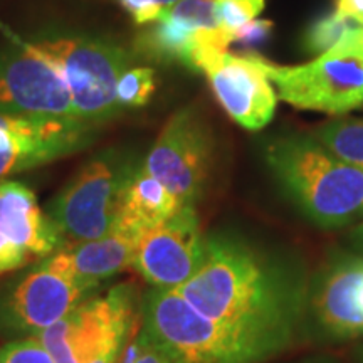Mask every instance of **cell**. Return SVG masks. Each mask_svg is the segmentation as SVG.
<instances>
[{
	"label": "cell",
	"mask_w": 363,
	"mask_h": 363,
	"mask_svg": "<svg viewBox=\"0 0 363 363\" xmlns=\"http://www.w3.org/2000/svg\"><path fill=\"white\" fill-rule=\"evenodd\" d=\"M308 288L310 276L294 257L214 234L206 238L199 271L175 291L195 311L278 357L306 330Z\"/></svg>",
	"instance_id": "6da1fadb"
},
{
	"label": "cell",
	"mask_w": 363,
	"mask_h": 363,
	"mask_svg": "<svg viewBox=\"0 0 363 363\" xmlns=\"http://www.w3.org/2000/svg\"><path fill=\"white\" fill-rule=\"evenodd\" d=\"M266 163L311 222L340 227L363 216V167L331 155L316 138L291 135L266 147Z\"/></svg>",
	"instance_id": "7a4b0ae2"
},
{
	"label": "cell",
	"mask_w": 363,
	"mask_h": 363,
	"mask_svg": "<svg viewBox=\"0 0 363 363\" xmlns=\"http://www.w3.org/2000/svg\"><path fill=\"white\" fill-rule=\"evenodd\" d=\"M143 303L131 284L91 296L51 328L34 335L56 363H116L126 342L140 330Z\"/></svg>",
	"instance_id": "3957f363"
},
{
	"label": "cell",
	"mask_w": 363,
	"mask_h": 363,
	"mask_svg": "<svg viewBox=\"0 0 363 363\" xmlns=\"http://www.w3.org/2000/svg\"><path fill=\"white\" fill-rule=\"evenodd\" d=\"M143 328L182 363H261L274 355L254 340L195 311L175 289L152 288Z\"/></svg>",
	"instance_id": "277c9868"
},
{
	"label": "cell",
	"mask_w": 363,
	"mask_h": 363,
	"mask_svg": "<svg viewBox=\"0 0 363 363\" xmlns=\"http://www.w3.org/2000/svg\"><path fill=\"white\" fill-rule=\"evenodd\" d=\"M281 99L303 110L342 115L363 104V29L353 30L308 65L286 67L256 56Z\"/></svg>",
	"instance_id": "5b68a950"
},
{
	"label": "cell",
	"mask_w": 363,
	"mask_h": 363,
	"mask_svg": "<svg viewBox=\"0 0 363 363\" xmlns=\"http://www.w3.org/2000/svg\"><path fill=\"white\" fill-rule=\"evenodd\" d=\"M30 44L61 72L83 123L96 126L121 111L116 84L131 62L123 48L84 35H51Z\"/></svg>",
	"instance_id": "8992f818"
},
{
	"label": "cell",
	"mask_w": 363,
	"mask_h": 363,
	"mask_svg": "<svg viewBox=\"0 0 363 363\" xmlns=\"http://www.w3.org/2000/svg\"><path fill=\"white\" fill-rule=\"evenodd\" d=\"M131 165L133 162L115 152H103L72 177L49 212L65 244L94 240L110 233Z\"/></svg>",
	"instance_id": "52a82bcc"
},
{
	"label": "cell",
	"mask_w": 363,
	"mask_h": 363,
	"mask_svg": "<svg viewBox=\"0 0 363 363\" xmlns=\"http://www.w3.org/2000/svg\"><path fill=\"white\" fill-rule=\"evenodd\" d=\"M214 165V138L194 108L177 111L163 126L143 167L184 207H195Z\"/></svg>",
	"instance_id": "ba28073f"
},
{
	"label": "cell",
	"mask_w": 363,
	"mask_h": 363,
	"mask_svg": "<svg viewBox=\"0 0 363 363\" xmlns=\"http://www.w3.org/2000/svg\"><path fill=\"white\" fill-rule=\"evenodd\" d=\"M98 286L76 278L56 251L12 289L4 306V320L12 330L34 337L66 318Z\"/></svg>",
	"instance_id": "9c48e42d"
},
{
	"label": "cell",
	"mask_w": 363,
	"mask_h": 363,
	"mask_svg": "<svg viewBox=\"0 0 363 363\" xmlns=\"http://www.w3.org/2000/svg\"><path fill=\"white\" fill-rule=\"evenodd\" d=\"M94 130L76 120L0 111V182L79 152Z\"/></svg>",
	"instance_id": "30bf717a"
},
{
	"label": "cell",
	"mask_w": 363,
	"mask_h": 363,
	"mask_svg": "<svg viewBox=\"0 0 363 363\" xmlns=\"http://www.w3.org/2000/svg\"><path fill=\"white\" fill-rule=\"evenodd\" d=\"M190 67L206 72L216 98L235 123L261 130L272 120L276 93L254 54L238 56L201 45L190 57Z\"/></svg>",
	"instance_id": "8fae6325"
},
{
	"label": "cell",
	"mask_w": 363,
	"mask_h": 363,
	"mask_svg": "<svg viewBox=\"0 0 363 363\" xmlns=\"http://www.w3.org/2000/svg\"><path fill=\"white\" fill-rule=\"evenodd\" d=\"M0 111L81 121L61 72L30 43L0 56Z\"/></svg>",
	"instance_id": "7c38bea8"
},
{
	"label": "cell",
	"mask_w": 363,
	"mask_h": 363,
	"mask_svg": "<svg viewBox=\"0 0 363 363\" xmlns=\"http://www.w3.org/2000/svg\"><path fill=\"white\" fill-rule=\"evenodd\" d=\"M326 340L363 335V256L335 254L310 278L306 330Z\"/></svg>",
	"instance_id": "4fadbf2b"
},
{
	"label": "cell",
	"mask_w": 363,
	"mask_h": 363,
	"mask_svg": "<svg viewBox=\"0 0 363 363\" xmlns=\"http://www.w3.org/2000/svg\"><path fill=\"white\" fill-rule=\"evenodd\" d=\"M203 254L206 235L189 206L143 234L133 267L153 288L177 289L199 271Z\"/></svg>",
	"instance_id": "5bb4252c"
},
{
	"label": "cell",
	"mask_w": 363,
	"mask_h": 363,
	"mask_svg": "<svg viewBox=\"0 0 363 363\" xmlns=\"http://www.w3.org/2000/svg\"><path fill=\"white\" fill-rule=\"evenodd\" d=\"M65 239L33 190L12 180L0 182V274L43 261Z\"/></svg>",
	"instance_id": "9a60e30c"
},
{
	"label": "cell",
	"mask_w": 363,
	"mask_h": 363,
	"mask_svg": "<svg viewBox=\"0 0 363 363\" xmlns=\"http://www.w3.org/2000/svg\"><path fill=\"white\" fill-rule=\"evenodd\" d=\"M143 234L120 224L103 238L79 244H65L57 249L76 278L99 284L120 271L133 267Z\"/></svg>",
	"instance_id": "2e32d148"
},
{
	"label": "cell",
	"mask_w": 363,
	"mask_h": 363,
	"mask_svg": "<svg viewBox=\"0 0 363 363\" xmlns=\"http://www.w3.org/2000/svg\"><path fill=\"white\" fill-rule=\"evenodd\" d=\"M182 207L179 199L145 170L143 163H133L121 189L115 224L145 234L172 219Z\"/></svg>",
	"instance_id": "e0dca14e"
},
{
	"label": "cell",
	"mask_w": 363,
	"mask_h": 363,
	"mask_svg": "<svg viewBox=\"0 0 363 363\" xmlns=\"http://www.w3.org/2000/svg\"><path fill=\"white\" fill-rule=\"evenodd\" d=\"M315 138L338 160L363 167V120L345 118L331 121L316 131Z\"/></svg>",
	"instance_id": "ac0fdd59"
},
{
	"label": "cell",
	"mask_w": 363,
	"mask_h": 363,
	"mask_svg": "<svg viewBox=\"0 0 363 363\" xmlns=\"http://www.w3.org/2000/svg\"><path fill=\"white\" fill-rule=\"evenodd\" d=\"M358 29H363L362 22L335 11L308 27L305 38H303V49L308 54L320 56V54L330 51L333 45H337L345 35Z\"/></svg>",
	"instance_id": "d6986e66"
},
{
	"label": "cell",
	"mask_w": 363,
	"mask_h": 363,
	"mask_svg": "<svg viewBox=\"0 0 363 363\" xmlns=\"http://www.w3.org/2000/svg\"><path fill=\"white\" fill-rule=\"evenodd\" d=\"M155 93V71L152 67H128L116 84V101L121 110L140 108Z\"/></svg>",
	"instance_id": "ffe728a7"
},
{
	"label": "cell",
	"mask_w": 363,
	"mask_h": 363,
	"mask_svg": "<svg viewBox=\"0 0 363 363\" xmlns=\"http://www.w3.org/2000/svg\"><path fill=\"white\" fill-rule=\"evenodd\" d=\"M162 13L189 27L190 30L220 27L219 16H217V0H179L163 9Z\"/></svg>",
	"instance_id": "44dd1931"
},
{
	"label": "cell",
	"mask_w": 363,
	"mask_h": 363,
	"mask_svg": "<svg viewBox=\"0 0 363 363\" xmlns=\"http://www.w3.org/2000/svg\"><path fill=\"white\" fill-rule=\"evenodd\" d=\"M264 9V0H217V16L225 29H239L256 19Z\"/></svg>",
	"instance_id": "7402d4cb"
},
{
	"label": "cell",
	"mask_w": 363,
	"mask_h": 363,
	"mask_svg": "<svg viewBox=\"0 0 363 363\" xmlns=\"http://www.w3.org/2000/svg\"><path fill=\"white\" fill-rule=\"evenodd\" d=\"M0 363H56L38 338H22L0 348Z\"/></svg>",
	"instance_id": "603a6c76"
},
{
	"label": "cell",
	"mask_w": 363,
	"mask_h": 363,
	"mask_svg": "<svg viewBox=\"0 0 363 363\" xmlns=\"http://www.w3.org/2000/svg\"><path fill=\"white\" fill-rule=\"evenodd\" d=\"M271 30H272V22L251 21L230 33L229 45H238L239 49H242V51H246L247 54H256L254 51L259 49L261 45L269 39ZM227 51H229V48H227Z\"/></svg>",
	"instance_id": "cb8c5ba5"
},
{
	"label": "cell",
	"mask_w": 363,
	"mask_h": 363,
	"mask_svg": "<svg viewBox=\"0 0 363 363\" xmlns=\"http://www.w3.org/2000/svg\"><path fill=\"white\" fill-rule=\"evenodd\" d=\"M175 2L179 0H118V4L130 13L131 19L138 26L157 21L163 9Z\"/></svg>",
	"instance_id": "d4e9b609"
},
{
	"label": "cell",
	"mask_w": 363,
	"mask_h": 363,
	"mask_svg": "<svg viewBox=\"0 0 363 363\" xmlns=\"http://www.w3.org/2000/svg\"><path fill=\"white\" fill-rule=\"evenodd\" d=\"M142 335H143V347L136 363H182L169 348L158 343L147 330L143 328L142 321Z\"/></svg>",
	"instance_id": "484cf974"
},
{
	"label": "cell",
	"mask_w": 363,
	"mask_h": 363,
	"mask_svg": "<svg viewBox=\"0 0 363 363\" xmlns=\"http://www.w3.org/2000/svg\"><path fill=\"white\" fill-rule=\"evenodd\" d=\"M337 11L363 24V0H338Z\"/></svg>",
	"instance_id": "4316f807"
},
{
	"label": "cell",
	"mask_w": 363,
	"mask_h": 363,
	"mask_svg": "<svg viewBox=\"0 0 363 363\" xmlns=\"http://www.w3.org/2000/svg\"><path fill=\"white\" fill-rule=\"evenodd\" d=\"M306 363H325L323 360H318V362H306Z\"/></svg>",
	"instance_id": "83f0119b"
}]
</instances>
